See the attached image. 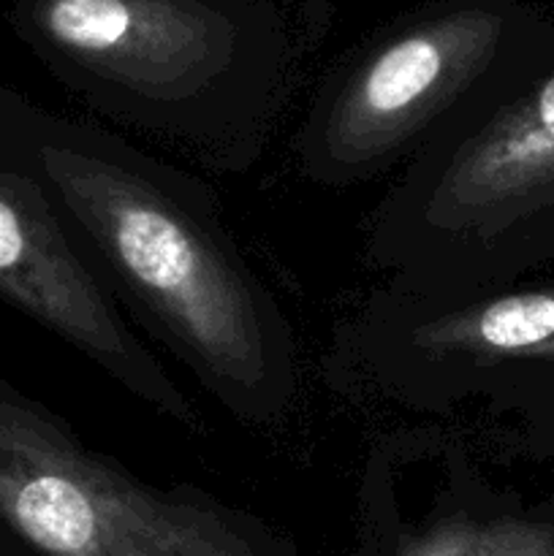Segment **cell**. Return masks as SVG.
<instances>
[{"label": "cell", "mask_w": 554, "mask_h": 556, "mask_svg": "<svg viewBox=\"0 0 554 556\" xmlns=\"http://www.w3.org/2000/svg\"><path fill=\"white\" fill-rule=\"evenodd\" d=\"M0 130L125 318L239 424L280 427L302 396L297 334L212 190L114 130L52 114L5 87Z\"/></svg>", "instance_id": "cell-1"}, {"label": "cell", "mask_w": 554, "mask_h": 556, "mask_svg": "<svg viewBox=\"0 0 554 556\" xmlns=\"http://www.w3.org/2000/svg\"><path fill=\"white\" fill-rule=\"evenodd\" d=\"M326 0H20L16 25L92 114L215 174L269 147Z\"/></svg>", "instance_id": "cell-2"}, {"label": "cell", "mask_w": 554, "mask_h": 556, "mask_svg": "<svg viewBox=\"0 0 554 556\" xmlns=\"http://www.w3.org/2000/svg\"><path fill=\"white\" fill-rule=\"evenodd\" d=\"M0 535L30 556H297L193 483L158 486L90 448L3 372Z\"/></svg>", "instance_id": "cell-3"}, {"label": "cell", "mask_w": 554, "mask_h": 556, "mask_svg": "<svg viewBox=\"0 0 554 556\" xmlns=\"http://www.w3.org/2000/svg\"><path fill=\"white\" fill-rule=\"evenodd\" d=\"M514 54L516 16L503 0H432L396 16L318 81L293 168L326 190L396 174Z\"/></svg>", "instance_id": "cell-4"}, {"label": "cell", "mask_w": 554, "mask_h": 556, "mask_svg": "<svg viewBox=\"0 0 554 556\" xmlns=\"http://www.w3.org/2000/svg\"><path fill=\"white\" fill-rule=\"evenodd\" d=\"M0 302L47 329L166 421L204 434V418L92 271L85 250L0 130Z\"/></svg>", "instance_id": "cell-5"}, {"label": "cell", "mask_w": 554, "mask_h": 556, "mask_svg": "<svg viewBox=\"0 0 554 556\" xmlns=\"http://www.w3.org/2000/svg\"><path fill=\"white\" fill-rule=\"evenodd\" d=\"M367 556H554V530L494 497L462 424L386 429L358 470Z\"/></svg>", "instance_id": "cell-6"}]
</instances>
